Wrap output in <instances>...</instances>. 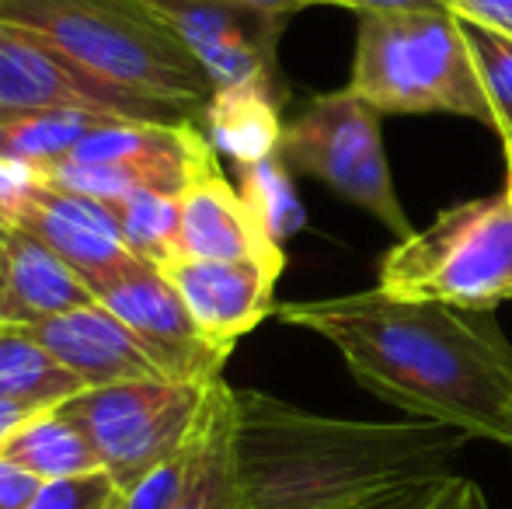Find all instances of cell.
Segmentation results:
<instances>
[{
    "label": "cell",
    "instance_id": "obj_18",
    "mask_svg": "<svg viewBox=\"0 0 512 509\" xmlns=\"http://www.w3.org/2000/svg\"><path fill=\"white\" fill-rule=\"evenodd\" d=\"M0 461L28 471L39 482H60V478L105 471L95 443L60 405L32 415L25 426L14 429L0 447Z\"/></svg>",
    "mask_w": 512,
    "mask_h": 509
},
{
    "label": "cell",
    "instance_id": "obj_15",
    "mask_svg": "<svg viewBox=\"0 0 512 509\" xmlns=\"http://www.w3.org/2000/svg\"><path fill=\"white\" fill-rule=\"evenodd\" d=\"M32 335L49 349V356L63 370H70L84 384V391L122 381L164 377L157 363L147 356V349L133 339V332L98 300L60 314L53 321H42V325L32 328Z\"/></svg>",
    "mask_w": 512,
    "mask_h": 509
},
{
    "label": "cell",
    "instance_id": "obj_10",
    "mask_svg": "<svg viewBox=\"0 0 512 509\" xmlns=\"http://www.w3.org/2000/svg\"><path fill=\"white\" fill-rule=\"evenodd\" d=\"M7 224L35 234L91 290L143 265V258L133 255V248L126 245L119 224H115V213L105 203L63 192L56 185L42 182L39 175H35L32 189L21 196V203L14 206Z\"/></svg>",
    "mask_w": 512,
    "mask_h": 509
},
{
    "label": "cell",
    "instance_id": "obj_35",
    "mask_svg": "<svg viewBox=\"0 0 512 509\" xmlns=\"http://www.w3.org/2000/svg\"><path fill=\"white\" fill-rule=\"evenodd\" d=\"M4 241H7V224H0V262H4Z\"/></svg>",
    "mask_w": 512,
    "mask_h": 509
},
{
    "label": "cell",
    "instance_id": "obj_27",
    "mask_svg": "<svg viewBox=\"0 0 512 509\" xmlns=\"http://www.w3.org/2000/svg\"><path fill=\"white\" fill-rule=\"evenodd\" d=\"M450 11L512 39V0H450Z\"/></svg>",
    "mask_w": 512,
    "mask_h": 509
},
{
    "label": "cell",
    "instance_id": "obj_7",
    "mask_svg": "<svg viewBox=\"0 0 512 509\" xmlns=\"http://www.w3.org/2000/svg\"><path fill=\"white\" fill-rule=\"evenodd\" d=\"M279 157L297 175L324 182L338 199L377 217L394 241L415 234L384 154L380 112H373L349 88L314 95L283 129Z\"/></svg>",
    "mask_w": 512,
    "mask_h": 509
},
{
    "label": "cell",
    "instance_id": "obj_25",
    "mask_svg": "<svg viewBox=\"0 0 512 509\" xmlns=\"http://www.w3.org/2000/svg\"><path fill=\"white\" fill-rule=\"evenodd\" d=\"M209 394H213V391H209ZM199 436H203V426H199V433L192 436V443L182 450V454H175L171 461H164L157 471H150V475L143 478L133 492H122L119 509H175V503L182 499V492H185V485H189L192 468H196Z\"/></svg>",
    "mask_w": 512,
    "mask_h": 509
},
{
    "label": "cell",
    "instance_id": "obj_33",
    "mask_svg": "<svg viewBox=\"0 0 512 509\" xmlns=\"http://www.w3.org/2000/svg\"><path fill=\"white\" fill-rule=\"evenodd\" d=\"M39 412H46V408H25V405H11V401H0V447H4V440L14 429L25 426V422Z\"/></svg>",
    "mask_w": 512,
    "mask_h": 509
},
{
    "label": "cell",
    "instance_id": "obj_13",
    "mask_svg": "<svg viewBox=\"0 0 512 509\" xmlns=\"http://www.w3.org/2000/svg\"><path fill=\"white\" fill-rule=\"evenodd\" d=\"M185 300L192 321L213 346L234 353L248 332H255L269 314H276V283L283 272L258 262H209V258L168 255L157 262Z\"/></svg>",
    "mask_w": 512,
    "mask_h": 509
},
{
    "label": "cell",
    "instance_id": "obj_12",
    "mask_svg": "<svg viewBox=\"0 0 512 509\" xmlns=\"http://www.w3.org/2000/svg\"><path fill=\"white\" fill-rule=\"evenodd\" d=\"M175 21L182 39L203 63L213 88H230L244 81L283 84L276 49L286 18L244 11L223 0H157Z\"/></svg>",
    "mask_w": 512,
    "mask_h": 509
},
{
    "label": "cell",
    "instance_id": "obj_14",
    "mask_svg": "<svg viewBox=\"0 0 512 509\" xmlns=\"http://www.w3.org/2000/svg\"><path fill=\"white\" fill-rule=\"evenodd\" d=\"M175 252L209 262H258L276 272L286 269L283 245L265 234L248 199L227 182L223 171L199 178L182 196Z\"/></svg>",
    "mask_w": 512,
    "mask_h": 509
},
{
    "label": "cell",
    "instance_id": "obj_6",
    "mask_svg": "<svg viewBox=\"0 0 512 509\" xmlns=\"http://www.w3.org/2000/svg\"><path fill=\"white\" fill-rule=\"evenodd\" d=\"M213 171H220L216 147L192 119H112L60 164L35 175L63 192L112 206L136 192L182 199Z\"/></svg>",
    "mask_w": 512,
    "mask_h": 509
},
{
    "label": "cell",
    "instance_id": "obj_2",
    "mask_svg": "<svg viewBox=\"0 0 512 509\" xmlns=\"http://www.w3.org/2000/svg\"><path fill=\"white\" fill-rule=\"evenodd\" d=\"M467 436L436 422L335 419L234 387V464L251 509H345L453 475Z\"/></svg>",
    "mask_w": 512,
    "mask_h": 509
},
{
    "label": "cell",
    "instance_id": "obj_16",
    "mask_svg": "<svg viewBox=\"0 0 512 509\" xmlns=\"http://www.w3.org/2000/svg\"><path fill=\"white\" fill-rule=\"evenodd\" d=\"M95 304L91 286L35 234L7 224L0 262V325L35 328L67 311Z\"/></svg>",
    "mask_w": 512,
    "mask_h": 509
},
{
    "label": "cell",
    "instance_id": "obj_36",
    "mask_svg": "<svg viewBox=\"0 0 512 509\" xmlns=\"http://www.w3.org/2000/svg\"><path fill=\"white\" fill-rule=\"evenodd\" d=\"M506 189H509V192H512V185H506Z\"/></svg>",
    "mask_w": 512,
    "mask_h": 509
},
{
    "label": "cell",
    "instance_id": "obj_4",
    "mask_svg": "<svg viewBox=\"0 0 512 509\" xmlns=\"http://www.w3.org/2000/svg\"><path fill=\"white\" fill-rule=\"evenodd\" d=\"M349 91L380 116H464L495 129L453 11L363 14Z\"/></svg>",
    "mask_w": 512,
    "mask_h": 509
},
{
    "label": "cell",
    "instance_id": "obj_29",
    "mask_svg": "<svg viewBox=\"0 0 512 509\" xmlns=\"http://www.w3.org/2000/svg\"><path fill=\"white\" fill-rule=\"evenodd\" d=\"M425 509H488V499L471 478L450 475L443 485L436 489V496L429 499Z\"/></svg>",
    "mask_w": 512,
    "mask_h": 509
},
{
    "label": "cell",
    "instance_id": "obj_9",
    "mask_svg": "<svg viewBox=\"0 0 512 509\" xmlns=\"http://www.w3.org/2000/svg\"><path fill=\"white\" fill-rule=\"evenodd\" d=\"M95 300L115 314L133 332V339L147 349L168 381L185 384H216L223 381V363L230 360L227 349L213 346L199 325L192 321L185 300L157 265L143 262L122 276L95 286Z\"/></svg>",
    "mask_w": 512,
    "mask_h": 509
},
{
    "label": "cell",
    "instance_id": "obj_3",
    "mask_svg": "<svg viewBox=\"0 0 512 509\" xmlns=\"http://www.w3.org/2000/svg\"><path fill=\"white\" fill-rule=\"evenodd\" d=\"M0 25L175 119L199 123L216 91L157 0H0Z\"/></svg>",
    "mask_w": 512,
    "mask_h": 509
},
{
    "label": "cell",
    "instance_id": "obj_19",
    "mask_svg": "<svg viewBox=\"0 0 512 509\" xmlns=\"http://www.w3.org/2000/svg\"><path fill=\"white\" fill-rule=\"evenodd\" d=\"M175 509H251L234 464V387L216 381L209 394L196 468Z\"/></svg>",
    "mask_w": 512,
    "mask_h": 509
},
{
    "label": "cell",
    "instance_id": "obj_5",
    "mask_svg": "<svg viewBox=\"0 0 512 509\" xmlns=\"http://www.w3.org/2000/svg\"><path fill=\"white\" fill-rule=\"evenodd\" d=\"M377 286L401 300L495 311L512 297V192L457 203L394 241Z\"/></svg>",
    "mask_w": 512,
    "mask_h": 509
},
{
    "label": "cell",
    "instance_id": "obj_34",
    "mask_svg": "<svg viewBox=\"0 0 512 509\" xmlns=\"http://www.w3.org/2000/svg\"><path fill=\"white\" fill-rule=\"evenodd\" d=\"M506 185H512V143L506 147Z\"/></svg>",
    "mask_w": 512,
    "mask_h": 509
},
{
    "label": "cell",
    "instance_id": "obj_32",
    "mask_svg": "<svg viewBox=\"0 0 512 509\" xmlns=\"http://www.w3.org/2000/svg\"><path fill=\"white\" fill-rule=\"evenodd\" d=\"M223 4L244 7V11H255V14H269V18H290V14L304 11V7H314V0H223Z\"/></svg>",
    "mask_w": 512,
    "mask_h": 509
},
{
    "label": "cell",
    "instance_id": "obj_21",
    "mask_svg": "<svg viewBox=\"0 0 512 509\" xmlns=\"http://www.w3.org/2000/svg\"><path fill=\"white\" fill-rule=\"evenodd\" d=\"M84 384L49 356L25 325H0V401L25 408H56Z\"/></svg>",
    "mask_w": 512,
    "mask_h": 509
},
{
    "label": "cell",
    "instance_id": "obj_24",
    "mask_svg": "<svg viewBox=\"0 0 512 509\" xmlns=\"http://www.w3.org/2000/svg\"><path fill=\"white\" fill-rule=\"evenodd\" d=\"M460 21V35L467 42V53L478 70V81L485 88V98L492 105L495 133L502 136V150L512 143V39L492 32L474 21Z\"/></svg>",
    "mask_w": 512,
    "mask_h": 509
},
{
    "label": "cell",
    "instance_id": "obj_22",
    "mask_svg": "<svg viewBox=\"0 0 512 509\" xmlns=\"http://www.w3.org/2000/svg\"><path fill=\"white\" fill-rule=\"evenodd\" d=\"M241 196L248 199L258 224L276 245H286L307 220L304 203L293 189V171L279 154L241 168Z\"/></svg>",
    "mask_w": 512,
    "mask_h": 509
},
{
    "label": "cell",
    "instance_id": "obj_11",
    "mask_svg": "<svg viewBox=\"0 0 512 509\" xmlns=\"http://www.w3.org/2000/svg\"><path fill=\"white\" fill-rule=\"evenodd\" d=\"M46 109H105L129 119H175L143 98L81 74L35 39L0 25V123Z\"/></svg>",
    "mask_w": 512,
    "mask_h": 509
},
{
    "label": "cell",
    "instance_id": "obj_1",
    "mask_svg": "<svg viewBox=\"0 0 512 509\" xmlns=\"http://www.w3.org/2000/svg\"><path fill=\"white\" fill-rule=\"evenodd\" d=\"M338 349L373 398L512 454V342L495 311L401 300L377 290L276 307Z\"/></svg>",
    "mask_w": 512,
    "mask_h": 509
},
{
    "label": "cell",
    "instance_id": "obj_28",
    "mask_svg": "<svg viewBox=\"0 0 512 509\" xmlns=\"http://www.w3.org/2000/svg\"><path fill=\"white\" fill-rule=\"evenodd\" d=\"M446 478H450V475H446ZM446 478H436V482L401 485V489H391V492H384V496H373V499H366V503L345 506V509H425Z\"/></svg>",
    "mask_w": 512,
    "mask_h": 509
},
{
    "label": "cell",
    "instance_id": "obj_31",
    "mask_svg": "<svg viewBox=\"0 0 512 509\" xmlns=\"http://www.w3.org/2000/svg\"><path fill=\"white\" fill-rule=\"evenodd\" d=\"M314 4L349 7L359 14H405V11H450V0H314Z\"/></svg>",
    "mask_w": 512,
    "mask_h": 509
},
{
    "label": "cell",
    "instance_id": "obj_17",
    "mask_svg": "<svg viewBox=\"0 0 512 509\" xmlns=\"http://www.w3.org/2000/svg\"><path fill=\"white\" fill-rule=\"evenodd\" d=\"M283 102L286 88L269 81H244L230 88H216L209 98L203 119V133L216 147V154L230 157L237 168H248L265 157L279 154L283 143Z\"/></svg>",
    "mask_w": 512,
    "mask_h": 509
},
{
    "label": "cell",
    "instance_id": "obj_23",
    "mask_svg": "<svg viewBox=\"0 0 512 509\" xmlns=\"http://www.w3.org/2000/svg\"><path fill=\"white\" fill-rule=\"evenodd\" d=\"M108 210L115 213L126 245L143 262L157 265L168 255H175L178 245V217H182V199L157 196V192H136L129 199H119Z\"/></svg>",
    "mask_w": 512,
    "mask_h": 509
},
{
    "label": "cell",
    "instance_id": "obj_20",
    "mask_svg": "<svg viewBox=\"0 0 512 509\" xmlns=\"http://www.w3.org/2000/svg\"><path fill=\"white\" fill-rule=\"evenodd\" d=\"M112 119H129L105 109H46L0 123V161L28 171H49L81 140Z\"/></svg>",
    "mask_w": 512,
    "mask_h": 509
},
{
    "label": "cell",
    "instance_id": "obj_26",
    "mask_svg": "<svg viewBox=\"0 0 512 509\" xmlns=\"http://www.w3.org/2000/svg\"><path fill=\"white\" fill-rule=\"evenodd\" d=\"M119 503L122 489L112 482V475L91 471L60 482H42L28 509H119Z\"/></svg>",
    "mask_w": 512,
    "mask_h": 509
},
{
    "label": "cell",
    "instance_id": "obj_30",
    "mask_svg": "<svg viewBox=\"0 0 512 509\" xmlns=\"http://www.w3.org/2000/svg\"><path fill=\"white\" fill-rule=\"evenodd\" d=\"M39 485V478H32L28 471L0 461V509H28Z\"/></svg>",
    "mask_w": 512,
    "mask_h": 509
},
{
    "label": "cell",
    "instance_id": "obj_8",
    "mask_svg": "<svg viewBox=\"0 0 512 509\" xmlns=\"http://www.w3.org/2000/svg\"><path fill=\"white\" fill-rule=\"evenodd\" d=\"M209 391L213 384L154 377L88 387L60 408L88 433L112 482L133 492L150 471L189 447L206 419Z\"/></svg>",
    "mask_w": 512,
    "mask_h": 509
}]
</instances>
